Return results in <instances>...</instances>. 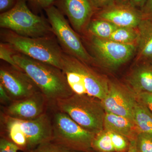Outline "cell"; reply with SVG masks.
<instances>
[{
  "label": "cell",
  "instance_id": "obj_1",
  "mask_svg": "<svg viewBox=\"0 0 152 152\" xmlns=\"http://www.w3.org/2000/svg\"><path fill=\"white\" fill-rule=\"evenodd\" d=\"M17 65L32 80L48 102L55 103L74 94L65 75L59 68L16 53Z\"/></svg>",
  "mask_w": 152,
  "mask_h": 152
},
{
  "label": "cell",
  "instance_id": "obj_2",
  "mask_svg": "<svg viewBox=\"0 0 152 152\" xmlns=\"http://www.w3.org/2000/svg\"><path fill=\"white\" fill-rule=\"evenodd\" d=\"M1 129L9 140L27 152L52 140V119L46 113L32 120L15 118L2 113Z\"/></svg>",
  "mask_w": 152,
  "mask_h": 152
},
{
  "label": "cell",
  "instance_id": "obj_3",
  "mask_svg": "<svg viewBox=\"0 0 152 152\" xmlns=\"http://www.w3.org/2000/svg\"><path fill=\"white\" fill-rule=\"evenodd\" d=\"M0 36L1 42L9 45L17 53L61 70L64 53L55 35L28 37L1 29Z\"/></svg>",
  "mask_w": 152,
  "mask_h": 152
},
{
  "label": "cell",
  "instance_id": "obj_4",
  "mask_svg": "<svg viewBox=\"0 0 152 152\" xmlns=\"http://www.w3.org/2000/svg\"><path fill=\"white\" fill-rule=\"evenodd\" d=\"M61 70L74 94L86 95L101 101L105 97L109 81L89 65L64 53Z\"/></svg>",
  "mask_w": 152,
  "mask_h": 152
},
{
  "label": "cell",
  "instance_id": "obj_5",
  "mask_svg": "<svg viewBox=\"0 0 152 152\" xmlns=\"http://www.w3.org/2000/svg\"><path fill=\"white\" fill-rule=\"evenodd\" d=\"M56 104L58 110L66 114L85 129L96 134L104 129L105 110L100 100L73 94L58 100Z\"/></svg>",
  "mask_w": 152,
  "mask_h": 152
},
{
  "label": "cell",
  "instance_id": "obj_6",
  "mask_svg": "<svg viewBox=\"0 0 152 152\" xmlns=\"http://www.w3.org/2000/svg\"><path fill=\"white\" fill-rule=\"evenodd\" d=\"M0 27L28 37L54 35L48 20L33 13L26 0H17L13 8L1 14Z\"/></svg>",
  "mask_w": 152,
  "mask_h": 152
},
{
  "label": "cell",
  "instance_id": "obj_7",
  "mask_svg": "<svg viewBox=\"0 0 152 152\" xmlns=\"http://www.w3.org/2000/svg\"><path fill=\"white\" fill-rule=\"evenodd\" d=\"M52 124V141L75 151H92L96 134L85 129L66 114L58 110L53 114Z\"/></svg>",
  "mask_w": 152,
  "mask_h": 152
},
{
  "label": "cell",
  "instance_id": "obj_8",
  "mask_svg": "<svg viewBox=\"0 0 152 152\" xmlns=\"http://www.w3.org/2000/svg\"><path fill=\"white\" fill-rule=\"evenodd\" d=\"M52 31L64 53L88 64L94 63L92 56L59 9L52 5L45 9Z\"/></svg>",
  "mask_w": 152,
  "mask_h": 152
},
{
  "label": "cell",
  "instance_id": "obj_9",
  "mask_svg": "<svg viewBox=\"0 0 152 152\" xmlns=\"http://www.w3.org/2000/svg\"><path fill=\"white\" fill-rule=\"evenodd\" d=\"M88 43L95 62L110 70L118 69L132 58L137 51L136 44H124L88 34Z\"/></svg>",
  "mask_w": 152,
  "mask_h": 152
},
{
  "label": "cell",
  "instance_id": "obj_10",
  "mask_svg": "<svg viewBox=\"0 0 152 152\" xmlns=\"http://www.w3.org/2000/svg\"><path fill=\"white\" fill-rule=\"evenodd\" d=\"M0 84L13 101L23 99L40 91L24 72L7 64L0 67Z\"/></svg>",
  "mask_w": 152,
  "mask_h": 152
},
{
  "label": "cell",
  "instance_id": "obj_11",
  "mask_svg": "<svg viewBox=\"0 0 152 152\" xmlns=\"http://www.w3.org/2000/svg\"><path fill=\"white\" fill-rule=\"evenodd\" d=\"M137 101V96L129 88L109 81L108 91L101 102L105 112L126 117L134 121Z\"/></svg>",
  "mask_w": 152,
  "mask_h": 152
},
{
  "label": "cell",
  "instance_id": "obj_12",
  "mask_svg": "<svg viewBox=\"0 0 152 152\" xmlns=\"http://www.w3.org/2000/svg\"><path fill=\"white\" fill-rule=\"evenodd\" d=\"M60 10L77 33L85 34L94 14L90 0H59Z\"/></svg>",
  "mask_w": 152,
  "mask_h": 152
},
{
  "label": "cell",
  "instance_id": "obj_13",
  "mask_svg": "<svg viewBox=\"0 0 152 152\" xmlns=\"http://www.w3.org/2000/svg\"><path fill=\"white\" fill-rule=\"evenodd\" d=\"M47 102L45 97L39 91L29 97L13 101L6 107L3 113L19 119H35L46 113Z\"/></svg>",
  "mask_w": 152,
  "mask_h": 152
},
{
  "label": "cell",
  "instance_id": "obj_14",
  "mask_svg": "<svg viewBox=\"0 0 152 152\" xmlns=\"http://www.w3.org/2000/svg\"><path fill=\"white\" fill-rule=\"evenodd\" d=\"M145 17L141 11L130 5L116 4L101 10L96 15V18L108 21L118 27L132 28H137Z\"/></svg>",
  "mask_w": 152,
  "mask_h": 152
},
{
  "label": "cell",
  "instance_id": "obj_15",
  "mask_svg": "<svg viewBox=\"0 0 152 152\" xmlns=\"http://www.w3.org/2000/svg\"><path fill=\"white\" fill-rule=\"evenodd\" d=\"M104 128L106 130L125 136L130 141L136 139L139 133L133 121L126 117L108 112H105Z\"/></svg>",
  "mask_w": 152,
  "mask_h": 152
},
{
  "label": "cell",
  "instance_id": "obj_16",
  "mask_svg": "<svg viewBox=\"0 0 152 152\" xmlns=\"http://www.w3.org/2000/svg\"><path fill=\"white\" fill-rule=\"evenodd\" d=\"M127 83L136 96L142 93H152V69L145 66L137 67L128 76Z\"/></svg>",
  "mask_w": 152,
  "mask_h": 152
},
{
  "label": "cell",
  "instance_id": "obj_17",
  "mask_svg": "<svg viewBox=\"0 0 152 152\" xmlns=\"http://www.w3.org/2000/svg\"><path fill=\"white\" fill-rule=\"evenodd\" d=\"M137 52L140 59H152V18L145 17L137 28Z\"/></svg>",
  "mask_w": 152,
  "mask_h": 152
},
{
  "label": "cell",
  "instance_id": "obj_18",
  "mask_svg": "<svg viewBox=\"0 0 152 152\" xmlns=\"http://www.w3.org/2000/svg\"><path fill=\"white\" fill-rule=\"evenodd\" d=\"M134 121L139 132L152 136V113L138 99L134 110Z\"/></svg>",
  "mask_w": 152,
  "mask_h": 152
},
{
  "label": "cell",
  "instance_id": "obj_19",
  "mask_svg": "<svg viewBox=\"0 0 152 152\" xmlns=\"http://www.w3.org/2000/svg\"><path fill=\"white\" fill-rule=\"evenodd\" d=\"M118 27L108 21L96 18L91 19L86 33L101 39H109Z\"/></svg>",
  "mask_w": 152,
  "mask_h": 152
},
{
  "label": "cell",
  "instance_id": "obj_20",
  "mask_svg": "<svg viewBox=\"0 0 152 152\" xmlns=\"http://www.w3.org/2000/svg\"><path fill=\"white\" fill-rule=\"evenodd\" d=\"M137 28L118 27L109 39L124 44H136L138 38Z\"/></svg>",
  "mask_w": 152,
  "mask_h": 152
},
{
  "label": "cell",
  "instance_id": "obj_21",
  "mask_svg": "<svg viewBox=\"0 0 152 152\" xmlns=\"http://www.w3.org/2000/svg\"><path fill=\"white\" fill-rule=\"evenodd\" d=\"M92 148L99 152H115L110 132L104 129L96 134L93 140Z\"/></svg>",
  "mask_w": 152,
  "mask_h": 152
},
{
  "label": "cell",
  "instance_id": "obj_22",
  "mask_svg": "<svg viewBox=\"0 0 152 152\" xmlns=\"http://www.w3.org/2000/svg\"><path fill=\"white\" fill-rule=\"evenodd\" d=\"M139 152H152V136L146 133L139 132L136 139Z\"/></svg>",
  "mask_w": 152,
  "mask_h": 152
},
{
  "label": "cell",
  "instance_id": "obj_23",
  "mask_svg": "<svg viewBox=\"0 0 152 152\" xmlns=\"http://www.w3.org/2000/svg\"><path fill=\"white\" fill-rule=\"evenodd\" d=\"M16 52L8 44L1 42L0 43V58L7 64L20 69L13 59V56Z\"/></svg>",
  "mask_w": 152,
  "mask_h": 152
},
{
  "label": "cell",
  "instance_id": "obj_24",
  "mask_svg": "<svg viewBox=\"0 0 152 152\" xmlns=\"http://www.w3.org/2000/svg\"><path fill=\"white\" fill-rule=\"evenodd\" d=\"M28 152H80L68 149L52 141L40 145L35 148Z\"/></svg>",
  "mask_w": 152,
  "mask_h": 152
},
{
  "label": "cell",
  "instance_id": "obj_25",
  "mask_svg": "<svg viewBox=\"0 0 152 152\" xmlns=\"http://www.w3.org/2000/svg\"><path fill=\"white\" fill-rule=\"evenodd\" d=\"M110 132L115 152H123L128 149L130 142H129L127 138L118 133Z\"/></svg>",
  "mask_w": 152,
  "mask_h": 152
},
{
  "label": "cell",
  "instance_id": "obj_26",
  "mask_svg": "<svg viewBox=\"0 0 152 152\" xmlns=\"http://www.w3.org/2000/svg\"><path fill=\"white\" fill-rule=\"evenodd\" d=\"M20 150L18 145L9 139L2 137L0 140V152H18Z\"/></svg>",
  "mask_w": 152,
  "mask_h": 152
},
{
  "label": "cell",
  "instance_id": "obj_27",
  "mask_svg": "<svg viewBox=\"0 0 152 152\" xmlns=\"http://www.w3.org/2000/svg\"><path fill=\"white\" fill-rule=\"evenodd\" d=\"M94 9L103 10L115 4V0H90Z\"/></svg>",
  "mask_w": 152,
  "mask_h": 152
},
{
  "label": "cell",
  "instance_id": "obj_28",
  "mask_svg": "<svg viewBox=\"0 0 152 152\" xmlns=\"http://www.w3.org/2000/svg\"><path fill=\"white\" fill-rule=\"evenodd\" d=\"M138 99L141 101L152 113V93H142L137 95Z\"/></svg>",
  "mask_w": 152,
  "mask_h": 152
},
{
  "label": "cell",
  "instance_id": "obj_29",
  "mask_svg": "<svg viewBox=\"0 0 152 152\" xmlns=\"http://www.w3.org/2000/svg\"><path fill=\"white\" fill-rule=\"evenodd\" d=\"M17 2V0H0L1 14L11 10L15 5Z\"/></svg>",
  "mask_w": 152,
  "mask_h": 152
},
{
  "label": "cell",
  "instance_id": "obj_30",
  "mask_svg": "<svg viewBox=\"0 0 152 152\" xmlns=\"http://www.w3.org/2000/svg\"><path fill=\"white\" fill-rule=\"evenodd\" d=\"M0 101L4 104H10L13 102L5 88L0 84Z\"/></svg>",
  "mask_w": 152,
  "mask_h": 152
},
{
  "label": "cell",
  "instance_id": "obj_31",
  "mask_svg": "<svg viewBox=\"0 0 152 152\" xmlns=\"http://www.w3.org/2000/svg\"><path fill=\"white\" fill-rule=\"evenodd\" d=\"M33 4L45 9L53 5V3L54 0H28Z\"/></svg>",
  "mask_w": 152,
  "mask_h": 152
},
{
  "label": "cell",
  "instance_id": "obj_32",
  "mask_svg": "<svg viewBox=\"0 0 152 152\" xmlns=\"http://www.w3.org/2000/svg\"><path fill=\"white\" fill-rule=\"evenodd\" d=\"M147 0H129L130 6L139 10H142Z\"/></svg>",
  "mask_w": 152,
  "mask_h": 152
},
{
  "label": "cell",
  "instance_id": "obj_33",
  "mask_svg": "<svg viewBox=\"0 0 152 152\" xmlns=\"http://www.w3.org/2000/svg\"><path fill=\"white\" fill-rule=\"evenodd\" d=\"M142 12L145 16L152 18V0H147Z\"/></svg>",
  "mask_w": 152,
  "mask_h": 152
},
{
  "label": "cell",
  "instance_id": "obj_34",
  "mask_svg": "<svg viewBox=\"0 0 152 152\" xmlns=\"http://www.w3.org/2000/svg\"><path fill=\"white\" fill-rule=\"evenodd\" d=\"M128 152H139L137 148L136 139L132 140L130 141Z\"/></svg>",
  "mask_w": 152,
  "mask_h": 152
},
{
  "label": "cell",
  "instance_id": "obj_35",
  "mask_svg": "<svg viewBox=\"0 0 152 152\" xmlns=\"http://www.w3.org/2000/svg\"><path fill=\"white\" fill-rule=\"evenodd\" d=\"M115 4L123 5H130L129 0H115Z\"/></svg>",
  "mask_w": 152,
  "mask_h": 152
},
{
  "label": "cell",
  "instance_id": "obj_36",
  "mask_svg": "<svg viewBox=\"0 0 152 152\" xmlns=\"http://www.w3.org/2000/svg\"><path fill=\"white\" fill-rule=\"evenodd\" d=\"M152 62V59H151Z\"/></svg>",
  "mask_w": 152,
  "mask_h": 152
}]
</instances>
